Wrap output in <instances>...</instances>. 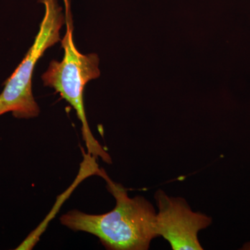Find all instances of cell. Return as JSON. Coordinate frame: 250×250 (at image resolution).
<instances>
[{
  "label": "cell",
  "mask_w": 250,
  "mask_h": 250,
  "mask_svg": "<svg viewBox=\"0 0 250 250\" xmlns=\"http://www.w3.org/2000/svg\"><path fill=\"white\" fill-rule=\"evenodd\" d=\"M45 6L34 43L21 63L4 83L0 93V116L12 113L18 119H31L40 114V108L33 95L32 80L36 62L47 49L61 41L60 30L65 15L58 0H39Z\"/></svg>",
  "instance_id": "obj_3"
},
{
  "label": "cell",
  "mask_w": 250,
  "mask_h": 250,
  "mask_svg": "<svg viewBox=\"0 0 250 250\" xmlns=\"http://www.w3.org/2000/svg\"><path fill=\"white\" fill-rule=\"evenodd\" d=\"M65 6L66 32L61 40L64 50L62 62L52 61L47 71L42 75L45 86L55 90L76 111L81 123L82 132L88 153L100 158L107 164H112L111 156L94 137L87 121L83 102V92L87 83L100 76V59L98 54H83L74 42L73 20L70 0H62Z\"/></svg>",
  "instance_id": "obj_2"
},
{
  "label": "cell",
  "mask_w": 250,
  "mask_h": 250,
  "mask_svg": "<svg viewBox=\"0 0 250 250\" xmlns=\"http://www.w3.org/2000/svg\"><path fill=\"white\" fill-rule=\"evenodd\" d=\"M98 176L104 179L116 200L113 209L98 215L71 210L61 217V223L72 231L96 236L106 250L149 249L158 237L154 206L144 197H130L124 187L113 182L103 168H100Z\"/></svg>",
  "instance_id": "obj_1"
},
{
  "label": "cell",
  "mask_w": 250,
  "mask_h": 250,
  "mask_svg": "<svg viewBox=\"0 0 250 250\" xmlns=\"http://www.w3.org/2000/svg\"><path fill=\"white\" fill-rule=\"evenodd\" d=\"M154 198L157 236L168 242L173 250H203L198 233L211 225L212 218L193 211L185 199L169 196L161 189L155 192Z\"/></svg>",
  "instance_id": "obj_4"
}]
</instances>
